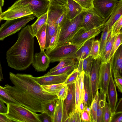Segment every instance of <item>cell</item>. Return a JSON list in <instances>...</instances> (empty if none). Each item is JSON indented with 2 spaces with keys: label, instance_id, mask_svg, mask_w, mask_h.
Listing matches in <instances>:
<instances>
[{
  "label": "cell",
  "instance_id": "484cf974",
  "mask_svg": "<svg viewBox=\"0 0 122 122\" xmlns=\"http://www.w3.org/2000/svg\"><path fill=\"white\" fill-rule=\"evenodd\" d=\"M32 24L30 25V32L34 37L36 36L38 30L44 25L46 24L47 18V12L39 17Z\"/></svg>",
  "mask_w": 122,
  "mask_h": 122
},
{
  "label": "cell",
  "instance_id": "91938a15",
  "mask_svg": "<svg viewBox=\"0 0 122 122\" xmlns=\"http://www.w3.org/2000/svg\"><path fill=\"white\" fill-rule=\"evenodd\" d=\"M4 0H0V7L2 8L4 5Z\"/></svg>",
  "mask_w": 122,
  "mask_h": 122
},
{
  "label": "cell",
  "instance_id": "c3c4849f",
  "mask_svg": "<svg viewBox=\"0 0 122 122\" xmlns=\"http://www.w3.org/2000/svg\"><path fill=\"white\" fill-rule=\"evenodd\" d=\"M81 122H92L90 113L86 110L80 113Z\"/></svg>",
  "mask_w": 122,
  "mask_h": 122
},
{
  "label": "cell",
  "instance_id": "f6af8a7d",
  "mask_svg": "<svg viewBox=\"0 0 122 122\" xmlns=\"http://www.w3.org/2000/svg\"><path fill=\"white\" fill-rule=\"evenodd\" d=\"M75 96L76 108H78L79 103L80 91L78 80V77L75 83Z\"/></svg>",
  "mask_w": 122,
  "mask_h": 122
},
{
  "label": "cell",
  "instance_id": "94428289",
  "mask_svg": "<svg viewBox=\"0 0 122 122\" xmlns=\"http://www.w3.org/2000/svg\"><path fill=\"white\" fill-rule=\"evenodd\" d=\"M2 8L0 7V23L1 21V15L2 13Z\"/></svg>",
  "mask_w": 122,
  "mask_h": 122
},
{
  "label": "cell",
  "instance_id": "f546056e",
  "mask_svg": "<svg viewBox=\"0 0 122 122\" xmlns=\"http://www.w3.org/2000/svg\"><path fill=\"white\" fill-rule=\"evenodd\" d=\"M58 98L46 101L44 104L45 113L51 116L52 122L54 115L56 101Z\"/></svg>",
  "mask_w": 122,
  "mask_h": 122
},
{
  "label": "cell",
  "instance_id": "b9f144b4",
  "mask_svg": "<svg viewBox=\"0 0 122 122\" xmlns=\"http://www.w3.org/2000/svg\"><path fill=\"white\" fill-rule=\"evenodd\" d=\"M77 68L69 74L64 82L66 84L69 85L75 83L79 74Z\"/></svg>",
  "mask_w": 122,
  "mask_h": 122
},
{
  "label": "cell",
  "instance_id": "cb8c5ba5",
  "mask_svg": "<svg viewBox=\"0 0 122 122\" xmlns=\"http://www.w3.org/2000/svg\"><path fill=\"white\" fill-rule=\"evenodd\" d=\"M116 36L111 37L110 34L108 37L102 51L100 56L101 63L107 62L109 61V56Z\"/></svg>",
  "mask_w": 122,
  "mask_h": 122
},
{
  "label": "cell",
  "instance_id": "7a4b0ae2",
  "mask_svg": "<svg viewBox=\"0 0 122 122\" xmlns=\"http://www.w3.org/2000/svg\"><path fill=\"white\" fill-rule=\"evenodd\" d=\"M15 44L7 51L6 59L8 66L18 71L26 69L32 64L34 55V37L30 25L22 29Z\"/></svg>",
  "mask_w": 122,
  "mask_h": 122
},
{
  "label": "cell",
  "instance_id": "11a10c76",
  "mask_svg": "<svg viewBox=\"0 0 122 122\" xmlns=\"http://www.w3.org/2000/svg\"><path fill=\"white\" fill-rule=\"evenodd\" d=\"M122 98L119 99L118 103L116 107L115 113L119 112H122Z\"/></svg>",
  "mask_w": 122,
  "mask_h": 122
},
{
  "label": "cell",
  "instance_id": "5bb4252c",
  "mask_svg": "<svg viewBox=\"0 0 122 122\" xmlns=\"http://www.w3.org/2000/svg\"><path fill=\"white\" fill-rule=\"evenodd\" d=\"M101 63L99 57L97 59L94 60L89 74L92 101L96 95L97 90H98V85L99 71Z\"/></svg>",
  "mask_w": 122,
  "mask_h": 122
},
{
  "label": "cell",
  "instance_id": "83f0119b",
  "mask_svg": "<svg viewBox=\"0 0 122 122\" xmlns=\"http://www.w3.org/2000/svg\"><path fill=\"white\" fill-rule=\"evenodd\" d=\"M56 66L51 69L48 72H52L65 67L78 63L76 58L69 57L63 58L59 61Z\"/></svg>",
  "mask_w": 122,
  "mask_h": 122
},
{
  "label": "cell",
  "instance_id": "7dc6e473",
  "mask_svg": "<svg viewBox=\"0 0 122 122\" xmlns=\"http://www.w3.org/2000/svg\"><path fill=\"white\" fill-rule=\"evenodd\" d=\"M68 86L65 84L60 90L56 96L58 99L61 98L64 100L66 98L68 93Z\"/></svg>",
  "mask_w": 122,
  "mask_h": 122
},
{
  "label": "cell",
  "instance_id": "9c48e42d",
  "mask_svg": "<svg viewBox=\"0 0 122 122\" xmlns=\"http://www.w3.org/2000/svg\"><path fill=\"white\" fill-rule=\"evenodd\" d=\"M31 15L33 13L28 4L26 3H21L2 12L1 19V20H12Z\"/></svg>",
  "mask_w": 122,
  "mask_h": 122
},
{
  "label": "cell",
  "instance_id": "3957f363",
  "mask_svg": "<svg viewBox=\"0 0 122 122\" xmlns=\"http://www.w3.org/2000/svg\"><path fill=\"white\" fill-rule=\"evenodd\" d=\"M85 10L71 19L67 18L62 24L58 27L60 30L55 47L67 43L82 27Z\"/></svg>",
  "mask_w": 122,
  "mask_h": 122
},
{
  "label": "cell",
  "instance_id": "f35d334b",
  "mask_svg": "<svg viewBox=\"0 0 122 122\" xmlns=\"http://www.w3.org/2000/svg\"><path fill=\"white\" fill-rule=\"evenodd\" d=\"M122 33L121 32L116 35L112 50L109 57V60L120 46L122 44Z\"/></svg>",
  "mask_w": 122,
  "mask_h": 122
},
{
  "label": "cell",
  "instance_id": "4dcf8cb0",
  "mask_svg": "<svg viewBox=\"0 0 122 122\" xmlns=\"http://www.w3.org/2000/svg\"><path fill=\"white\" fill-rule=\"evenodd\" d=\"M0 99L6 105L9 104L21 105L7 92L4 87L0 86Z\"/></svg>",
  "mask_w": 122,
  "mask_h": 122
},
{
  "label": "cell",
  "instance_id": "1f68e13d",
  "mask_svg": "<svg viewBox=\"0 0 122 122\" xmlns=\"http://www.w3.org/2000/svg\"><path fill=\"white\" fill-rule=\"evenodd\" d=\"M78 63L65 67L52 72H48L44 76L55 75L71 72L74 69L77 68Z\"/></svg>",
  "mask_w": 122,
  "mask_h": 122
},
{
  "label": "cell",
  "instance_id": "f5cc1de1",
  "mask_svg": "<svg viewBox=\"0 0 122 122\" xmlns=\"http://www.w3.org/2000/svg\"><path fill=\"white\" fill-rule=\"evenodd\" d=\"M7 108L5 104V103L0 99V113L5 114L7 112Z\"/></svg>",
  "mask_w": 122,
  "mask_h": 122
},
{
  "label": "cell",
  "instance_id": "680465c9",
  "mask_svg": "<svg viewBox=\"0 0 122 122\" xmlns=\"http://www.w3.org/2000/svg\"><path fill=\"white\" fill-rule=\"evenodd\" d=\"M0 76L1 78L2 79H3V76L2 73V68L1 66V65L0 64Z\"/></svg>",
  "mask_w": 122,
  "mask_h": 122
},
{
  "label": "cell",
  "instance_id": "7402d4cb",
  "mask_svg": "<svg viewBox=\"0 0 122 122\" xmlns=\"http://www.w3.org/2000/svg\"><path fill=\"white\" fill-rule=\"evenodd\" d=\"M67 18L71 19L85 10L73 0H66Z\"/></svg>",
  "mask_w": 122,
  "mask_h": 122
},
{
  "label": "cell",
  "instance_id": "6da1fadb",
  "mask_svg": "<svg viewBox=\"0 0 122 122\" xmlns=\"http://www.w3.org/2000/svg\"><path fill=\"white\" fill-rule=\"evenodd\" d=\"M10 79L14 86L7 84V92L21 105L35 112H45L46 102L58 98L56 95L46 91L30 74L10 72Z\"/></svg>",
  "mask_w": 122,
  "mask_h": 122
},
{
  "label": "cell",
  "instance_id": "277c9868",
  "mask_svg": "<svg viewBox=\"0 0 122 122\" xmlns=\"http://www.w3.org/2000/svg\"><path fill=\"white\" fill-rule=\"evenodd\" d=\"M46 24L60 26L67 19L66 0H50Z\"/></svg>",
  "mask_w": 122,
  "mask_h": 122
},
{
  "label": "cell",
  "instance_id": "2e32d148",
  "mask_svg": "<svg viewBox=\"0 0 122 122\" xmlns=\"http://www.w3.org/2000/svg\"><path fill=\"white\" fill-rule=\"evenodd\" d=\"M29 5L33 15L37 18L47 12L50 2L47 0H23Z\"/></svg>",
  "mask_w": 122,
  "mask_h": 122
},
{
  "label": "cell",
  "instance_id": "9f6ffc18",
  "mask_svg": "<svg viewBox=\"0 0 122 122\" xmlns=\"http://www.w3.org/2000/svg\"><path fill=\"white\" fill-rule=\"evenodd\" d=\"M80 113L82 112L84 109V105L82 102H79L78 108L77 109Z\"/></svg>",
  "mask_w": 122,
  "mask_h": 122
},
{
  "label": "cell",
  "instance_id": "5b68a950",
  "mask_svg": "<svg viewBox=\"0 0 122 122\" xmlns=\"http://www.w3.org/2000/svg\"><path fill=\"white\" fill-rule=\"evenodd\" d=\"M6 116L13 122H41L36 112L21 105L8 104Z\"/></svg>",
  "mask_w": 122,
  "mask_h": 122
},
{
  "label": "cell",
  "instance_id": "bcb514c9",
  "mask_svg": "<svg viewBox=\"0 0 122 122\" xmlns=\"http://www.w3.org/2000/svg\"><path fill=\"white\" fill-rule=\"evenodd\" d=\"M59 30V28L58 27L51 39L49 45L48 50H51L56 47Z\"/></svg>",
  "mask_w": 122,
  "mask_h": 122
},
{
  "label": "cell",
  "instance_id": "7bdbcfd3",
  "mask_svg": "<svg viewBox=\"0 0 122 122\" xmlns=\"http://www.w3.org/2000/svg\"><path fill=\"white\" fill-rule=\"evenodd\" d=\"M84 10H86L94 8L93 0H73Z\"/></svg>",
  "mask_w": 122,
  "mask_h": 122
},
{
  "label": "cell",
  "instance_id": "e575fe53",
  "mask_svg": "<svg viewBox=\"0 0 122 122\" xmlns=\"http://www.w3.org/2000/svg\"><path fill=\"white\" fill-rule=\"evenodd\" d=\"M65 84L64 83L41 86L47 92L52 95H56L60 90Z\"/></svg>",
  "mask_w": 122,
  "mask_h": 122
},
{
  "label": "cell",
  "instance_id": "4316f807",
  "mask_svg": "<svg viewBox=\"0 0 122 122\" xmlns=\"http://www.w3.org/2000/svg\"><path fill=\"white\" fill-rule=\"evenodd\" d=\"M64 101L61 98H58L56 102L52 122H62Z\"/></svg>",
  "mask_w": 122,
  "mask_h": 122
},
{
  "label": "cell",
  "instance_id": "681fc988",
  "mask_svg": "<svg viewBox=\"0 0 122 122\" xmlns=\"http://www.w3.org/2000/svg\"><path fill=\"white\" fill-rule=\"evenodd\" d=\"M37 115L41 122H52L51 117L46 113L42 112Z\"/></svg>",
  "mask_w": 122,
  "mask_h": 122
},
{
  "label": "cell",
  "instance_id": "d6986e66",
  "mask_svg": "<svg viewBox=\"0 0 122 122\" xmlns=\"http://www.w3.org/2000/svg\"><path fill=\"white\" fill-rule=\"evenodd\" d=\"M107 95L108 104L112 116L115 113L118 99L116 86L113 78L112 74L110 77Z\"/></svg>",
  "mask_w": 122,
  "mask_h": 122
},
{
  "label": "cell",
  "instance_id": "6f0895ef",
  "mask_svg": "<svg viewBox=\"0 0 122 122\" xmlns=\"http://www.w3.org/2000/svg\"><path fill=\"white\" fill-rule=\"evenodd\" d=\"M81 122L80 113L79 111L77 109L76 110V122Z\"/></svg>",
  "mask_w": 122,
  "mask_h": 122
},
{
  "label": "cell",
  "instance_id": "d590c367",
  "mask_svg": "<svg viewBox=\"0 0 122 122\" xmlns=\"http://www.w3.org/2000/svg\"><path fill=\"white\" fill-rule=\"evenodd\" d=\"M94 38L93 41L89 56H91L94 60H96L100 56V41L98 40H95Z\"/></svg>",
  "mask_w": 122,
  "mask_h": 122
},
{
  "label": "cell",
  "instance_id": "74e56055",
  "mask_svg": "<svg viewBox=\"0 0 122 122\" xmlns=\"http://www.w3.org/2000/svg\"><path fill=\"white\" fill-rule=\"evenodd\" d=\"M102 32L100 41V56L101 54L105 44L111 33H109L107 26H104L102 30Z\"/></svg>",
  "mask_w": 122,
  "mask_h": 122
},
{
  "label": "cell",
  "instance_id": "8fae6325",
  "mask_svg": "<svg viewBox=\"0 0 122 122\" xmlns=\"http://www.w3.org/2000/svg\"><path fill=\"white\" fill-rule=\"evenodd\" d=\"M112 74L110 60L101 63L99 71L98 89L107 95L110 77Z\"/></svg>",
  "mask_w": 122,
  "mask_h": 122
},
{
  "label": "cell",
  "instance_id": "ba28073f",
  "mask_svg": "<svg viewBox=\"0 0 122 122\" xmlns=\"http://www.w3.org/2000/svg\"><path fill=\"white\" fill-rule=\"evenodd\" d=\"M104 26L103 24L97 27L87 31L82 27L67 43L76 45L79 48L86 41L97 36L102 31Z\"/></svg>",
  "mask_w": 122,
  "mask_h": 122
},
{
  "label": "cell",
  "instance_id": "8992f818",
  "mask_svg": "<svg viewBox=\"0 0 122 122\" xmlns=\"http://www.w3.org/2000/svg\"><path fill=\"white\" fill-rule=\"evenodd\" d=\"M21 18L7 20L0 27V41L18 31L36 17L33 15Z\"/></svg>",
  "mask_w": 122,
  "mask_h": 122
},
{
  "label": "cell",
  "instance_id": "d6a6232c",
  "mask_svg": "<svg viewBox=\"0 0 122 122\" xmlns=\"http://www.w3.org/2000/svg\"><path fill=\"white\" fill-rule=\"evenodd\" d=\"M58 27V26L56 25L46 24L45 49L48 50L49 45L51 39Z\"/></svg>",
  "mask_w": 122,
  "mask_h": 122
},
{
  "label": "cell",
  "instance_id": "d4e9b609",
  "mask_svg": "<svg viewBox=\"0 0 122 122\" xmlns=\"http://www.w3.org/2000/svg\"><path fill=\"white\" fill-rule=\"evenodd\" d=\"M107 95L101 91L99 92L97 111V122H103V112L105 100Z\"/></svg>",
  "mask_w": 122,
  "mask_h": 122
},
{
  "label": "cell",
  "instance_id": "52a82bcc",
  "mask_svg": "<svg viewBox=\"0 0 122 122\" xmlns=\"http://www.w3.org/2000/svg\"><path fill=\"white\" fill-rule=\"evenodd\" d=\"M79 47L73 44L67 43L56 47L50 50H46L45 53L51 62L59 61L66 57H76L75 53Z\"/></svg>",
  "mask_w": 122,
  "mask_h": 122
},
{
  "label": "cell",
  "instance_id": "ee69618b",
  "mask_svg": "<svg viewBox=\"0 0 122 122\" xmlns=\"http://www.w3.org/2000/svg\"><path fill=\"white\" fill-rule=\"evenodd\" d=\"M84 72L82 71L79 74L78 80L80 91L79 102H83V95L84 91Z\"/></svg>",
  "mask_w": 122,
  "mask_h": 122
},
{
  "label": "cell",
  "instance_id": "ffe728a7",
  "mask_svg": "<svg viewBox=\"0 0 122 122\" xmlns=\"http://www.w3.org/2000/svg\"><path fill=\"white\" fill-rule=\"evenodd\" d=\"M122 16V0H118L116 3L108 19L105 22L109 33L111 32L112 26L114 23Z\"/></svg>",
  "mask_w": 122,
  "mask_h": 122
},
{
  "label": "cell",
  "instance_id": "8d00e7d4",
  "mask_svg": "<svg viewBox=\"0 0 122 122\" xmlns=\"http://www.w3.org/2000/svg\"><path fill=\"white\" fill-rule=\"evenodd\" d=\"M94 60L93 58L91 56L82 60V71L86 74L89 75Z\"/></svg>",
  "mask_w": 122,
  "mask_h": 122
},
{
  "label": "cell",
  "instance_id": "603a6c76",
  "mask_svg": "<svg viewBox=\"0 0 122 122\" xmlns=\"http://www.w3.org/2000/svg\"><path fill=\"white\" fill-rule=\"evenodd\" d=\"M90 39L86 41L77 50L75 53V57L79 61L89 56L93 39Z\"/></svg>",
  "mask_w": 122,
  "mask_h": 122
},
{
  "label": "cell",
  "instance_id": "836d02e7",
  "mask_svg": "<svg viewBox=\"0 0 122 122\" xmlns=\"http://www.w3.org/2000/svg\"><path fill=\"white\" fill-rule=\"evenodd\" d=\"M99 94L98 90L90 107V113L92 121V122H97L96 113L97 107Z\"/></svg>",
  "mask_w": 122,
  "mask_h": 122
},
{
  "label": "cell",
  "instance_id": "4fadbf2b",
  "mask_svg": "<svg viewBox=\"0 0 122 122\" xmlns=\"http://www.w3.org/2000/svg\"><path fill=\"white\" fill-rule=\"evenodd\" d=\"M67 95L64 101V109L62 122H65L69 115L76 109L75 96V83L67 85Z\"/></svg>",
  "mask_w": 122,
  "mask_h": 122
},
{
  "label": "cell",
  "instance_id": "60d3db41",
  "mask_svg": "<svg viewBox=\"0 0 122 122\" xmlns=\"http://www.w3.org/2000/svg\"><path fill=\"white\" fill-rule=\"evenodd\" d=\"M112 116L108 104L105 101L103 112V122H111Z\"/></svg>",
  "mask_w": 122,
  "mask_h": 122
},
{
  "label": "cell",
  "instance_id": "7c38bea8",
  "mask_svg": "<svg viewBox=\"0 0 122 122\" xmlns=\"http://www.w3.org/2000/svg\"><path fill=\"white\" fill-rule=\"evenodd\" d=\"M118 0H93L94 9L104 20L108 19Z\"/></svg>",
  "mask_w": 122,
  "mask_h": 122
},
{
  "label": "cell",
  "instance_id": "30bf717a",
  "mask_svg": "<svg viewBox=\"0 0 122 122\" xmlns=\"http://www.w3.org/2000/svg\"><path fill=\"white\" fill-rule=\"evenodd\" d=\"M105 23L104 20L94 8L85 11L82 27L86 30L97 27Z\"/></svg>",
  "mask_w": 122,
  "mask_h": 122
},
{
  "label": "cell",
  "instance_id": "816d5d0a",
  "mask_svg": "<svg viewBox=\"0 0 122 122\" xmlns=\"http://www.w3.org/2000/svg\"><path fill=\"white\" fill-rule=\"evenodd\" d=\"M115 83L119 92L122 93V77H116L114 78Z\"/></svg>",
  "mask_w": 122,
  "mask_h": 122
},
{
  "label": "cell",
  "instance_id": "f1b7e54d",
  "mask_svg": "<svg viewBox=\"0 0 122 122\" xmlns=\"http://www.w3.org/2000/svg\"><path fill=\"white\" fill-rule=\"evenodd\" d=\"M46 24L44 25L38 31L36 36L39 44L41 50L45 49L46 39Z\"/></svg>",
  "mask_w": 122,
  "mask_h": 122
},
{
  "label": "cell",
  "instance_id": "9a60e30c",
  "mask_svg": "<svg viewBox=\"0 0 122 122\" xmlns=\"http://www.w3.org/2000/svg\"><path fill=\"white\" fill-rule=\"evenodd\" d=\"M51 61L44 50H41L34 56L32 65L38 72L45 71L49 66Z\"/></svg>",
  "mask_w": 122,
  "mask_h": 122
},
{
  "label": "cell",
  "instance_id": "ab89813d",
  "mask_svg": "<svg viewBox=\"0 0 122 122\" xmlns=\"http://www.w3.org/2000/svg\"><path fill=\"white\" fill-rule=\"evenodd\" d=\"M122 26V16L113 25L112 27L111 36L112 37L116 35L121 32Z\"/></svg>",
  "mask_w": 122,
  "mask_h": 122
},
{
  "label": "cell",
  "instance_id": "ac0fdd59",
  "mask_svg": "<svg viewBox=\"0 0 122 122\" xmlns=\"http://www.w3.org/2000/svg\"><path fill=\"white\" fill-rule=\"evenodd\" d=\"M71 73L55 75L34 77V79L41 86L60 84L64 83Z\"/></svg>",
  "mask_w": 122,
  "mask_h": 122
},
{
  "label": "cell",
  "instance_id": "44dd1931",
  "mask_svg": "<svg viewBox=\"0 0 122 122\" xmlns=\"http://www.w3.org/2000/svg\"><path fill=\"white\" fill-rule=\"evenodd\" d=\"M92 102L89 75L84 73V77L83 103L84 107H90Z\"/></svg>",
  "mask_w": 122,
  "mask_h": 122
},
{
  "label": "cell",
  "instance_id": "e0dca14e",
  "mask_svg": "<svg viewBox=\"0 0 122 122\" xmlns=\"http://www.w3.org/2000/svg\"><path fill=\"white\" fill-rule=\"evenodd\" d=\"M112 73L114 78L122 77V45L121 44L110 60Z\"/></svg>",
  "mask_w": 122,
  "mask_h": 122
},
{
  "label": "cell",
  "instance_id": "db71d44e",
  "mask_svg": "<svg viewBox=\"0 0 122 122\" xmlns=\"http://www.w3.org/2000/svg\"><path fill=\"white\" fill-rule=\"evenodd\" d=\"M13 121L9 118L5 114L0 113V122H13Z\"/></svg>",
  "mask_w": 122,
  "mask_h": 122
},
{
  "label": "cell",
  "instance_id": "f907efd6",
  "mask_svg": "<svg viewBox=\"0 0 122 122\" xmlns=\"http://www.w3.org/2000/svg\"><path fill=\"white\" fill-rule=\"evenodd\" d=\"M122 112H116L113 115L111 122H122Z\"/></svg>",
  "mask_w": 122,
  "mask_h": 122
}]
</instances>
